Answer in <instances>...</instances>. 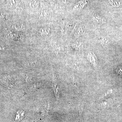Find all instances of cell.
<instances>
[{
    "label": "cell",
    "mask_w": 122,
    "mask_h": 122,
    "mask_svg": "<svg viewBox=\"0 0 122 122\" xmlns=\"http://www.w3.org/2000/svg\"><path fill=\"white\" fill-rule=\"evenodd\" d=\"M88 60L90 62L93 64L94 66H95L97 65V60L96 57L94 55L92 54H89L87 56Z\"/></svg>",
    "instance_id": "obj_2"
},
{
    "label": "cell",
    "mask_w": 122,
    "mask_h": 122,
    "mask_svg": "<svg viewBox=\"0 0 122 122\" xmlns=\"http://www.w3.org/2000/svg\"><path fill=\"white\" fill-rule=\"evenodd\" d=\"M111 5L114 7H118L122 5V0H109Z\"/></svg>",
    "instance_id": "obj_3"
},
{
    "label": "cell",
    "mask_w": 122,
    "mask_h": 122,
    "mask_svg": "<svg viewBox=\"0 0 122 122\" xmlns=\"http://www.w3.org/2000/svg\"><path fill=\"white\" fill-rule=\"evenodd\" d=\"M52 86L54 91L55 96H56L57 100L58 99L59 97V88L58 86L56 80L55 78V76H53L52 82Z\"/></svg>",
    "instance_id": "obj_1"
}]
</instances>
